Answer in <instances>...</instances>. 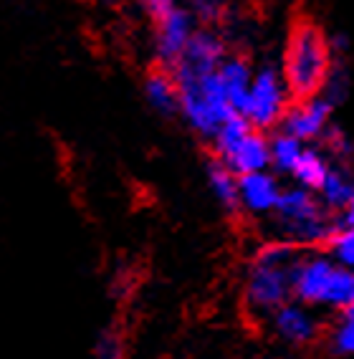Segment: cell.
<instances>
[{
    "mask_svg": "<svg viewBox=\"0 0 354 359\" xmlns=\"http://www.w3.org/2000/svg\"><path fill=\"white\" fill-rule=\"evenodd\" d=\"M301 248L289 241H268L258 248L253 256L248 276H245V309L258 319H268L271 311H276L291 296V269L299 258Z\"/></svg>",
    "mask_w": 354,
    "mask_h": 359,
    "instance_id": "cell-1",
    "label": "cell"
},
{
    "mask_svg": "<svg viewBox=\"0 0 354 359\" xmlns=\"http://www.w3.org/2000/svg\"><path fill=\"white\" fill-rule=\"evenodd\" d=\"M172 79L177 83V104L185 122L198 132L200 137L212 140L218 127L236 114L218 76V69L212 71H193L182 64H175Z\"/></svg>",
    "mask_w": 354,
    "mask_h": 359,
    "instance_id": "cell-2",
    "label": "cell"
},
{
    "mask_svg": "<svg viewBox=\"0 0 354 359\" xmlns=\"http://www.w3.org/2000/svg\"><path fill=\"white\" fill-rule=\"evenodd\" d=\"M332 56L334 51H332V43L322 28L309 20L297 23L289 36V43H286L281 71L291 97L306 99L319 94L329 71L334 66Z\"/></svg>",
    "mask_w": 354,
    "mask_h": 359,
    "instance_id": "cell-3",
    "label": "cell"
},
{
    "mask_svg": "<svg viewBox=\"0 0 354 359\" xmlns=\"http://www.w3.org/2000/svg\"><path fill=\"white\" fill-rule=\"evenodd\" d=\"M291 296L306 306L344 311L354 302V269L324 253H299L291 269Z\"/></svg>",
    "mask_w": 354,
    "mask_h": 359,
    "instance_id": "cell-4",
    "label": "cell"
},
{
    "mask_svg": "<svg viewBox=\"0 0 354 359\" xmlns=\"http://www.w3.org/2000/svg\"><path fill=\"white\" fill-rule=\"evenodd\" d=\"M271 220L276 225V238L289 241L299 248H311V245L329 243V238L336 233V218L316 193L306 187H283L278 195V203L271 212Z\"/></svg>",
    "mask_w": 354,
    "mask_h": 359,
    "instance_id": "cell-5",
    "label": "cell"
},
{
    "mask_svg": "<svg viewBox=\"0 0 354 359\" xmlns=\"http://www.w3.org/2000/svg\"><path fill=\"white\" fill-rule=\"evenodd\" d=\"M289 89L283 81L281 71L273 66H261L258 71H253V81L248 89V99L240 114L251 122V127L256 129H271L281 124L283 114L289 109Z\"/></svg>",
    "mask_w": 354,
    "mask_h": 359,
    "instance_id": "cell-6",
    "label": "cell"
},
{
    "mask_svg": "<svg viewBox=\"0 0 354 359\" xmlns=\"http://www.w3.org/2000/svg\"><path fill=\"white\" fill-rule=\"evenodd\" d=\"M195 33V18L187 8H170L168 13L157 18V58L165 69H172L185 53L187 43Z\"/></svg>",
    "mask_w": 354,
    "mask_h": 359,
    "instance_id": "cell-7",
    "label": "cell"
},
{
    "mask_svg": "<svg viewBox=\"0 0 354 359\" xmlns=\"http://www.w3.org/2000/svg\"><path fill=\"white\" fill-rule=\"evenodd\" d=\"M332 109H334V107L324 97H319V94L299 99L297 104H289V109H286V114H283V119H281V129L301 142L322 140L324 132L329 129Z\"/></svg>",
    "mask_w": 354,
    "mask_h": 359,
    "instance_id": "cell-8",
    "label": "cell"
},
{
    "mask_svg": "<svg viewBox=\"0 0 354 359\" xmlns=\"http://www.w3.org/2000/svg\"><path fill=\"white\" fill-rule=\"evenodd\" d=\"M268 327L278 339L291 346H304L316 339L319 334V321L311 314V306L301 302H286L268 314Z\"/></svg>",
    "mask_w": 354,
    "mask_h": 359,
    "instance_id": "cell-9",
    "label": "cell"
},
{
    "mask_svg": "<svg viewBox=\"0 0 354 359\" xmlns=\"http://www.w3.org/2000/svg\"><path fill=\"white\" fill-rule=\"evenodd\" d=\"M281 182L268 170L238 175V203L240 210L251 215H271L281 195Z\"/></svg>",
    "mask_w": 354,
    "mask_h": 359,
    "instance_id": "cell-10",
    "label": "cell"
},
{
    "mask_svg": "<svg viewBox=\"0 0 354 359\" xmlns=\"http://www.w3.org/2000/svg\"><path fill=\"white\" fill-rule=\"evenodd\" d=\"M231 167L236 175L245 172H258V170H268L271 167V149H268V137H264L261 129L253 127L248 135L240 137L228 152L218 157Z\"/></svg>",
    "mask_w": 354,
    "mask_h": 359,
    "instance_id": "cell-11",
    "label": "cell"
},
{
    "mask_svg": "<svg viewBox=\"0 0 354 359\" xmlns=\"http://www.w3.org/2000/svg\"><path fill=\"white\" fill-rule=\"evenodd\" d=\"M223 58H226V43L220 41V36H215V33L205 28V31L193 33V39H190L185 53L180 56L177 64L193 71H212L218 69Z\"/></svg>",
    "mask_w": 354,
    "mask_h": 359,
    "instance_id": "cell-12",
    "label": "cell"
},
{
    "mask_svg": "<svg viewBox=\"0 0 354 359\" xmlns=\"http://www.w3.org/2000/svg\"><path fill=\"white\" fill-rule=\"evenodd\" d=\"M218 76L223 81V89L228 94V102L236 109V114H240L248 99V89L253 81V69L251 64L240 56H226L218 66Z\"/></svg>",
    "mask_w": 354,
    "mask_h": 359,
    "instance_id": "cell-13",
    "label": "cell"
},
{
    "mask_svg": "<svg viewBox=\"0 0 354 359\" xmlns=\"http://www.w3.org/2000/svg\"><path fill=\"white\" fill-rule=\"evenodd\" d=\"M144 97H147L152 109L165 116H172L175 111L180 109V104H177V83L172 79V71L165 69V66L152 71L147 81H144Z\"/></svg>",
    "mask_w": 354,
    "mask_h": 359,
    "instance_id": "cell-14",
    "label": "cell"
},
{
    "mask_svg": "<svg viewBox=\"0 0 354 359\" xmlns=\"http://www.w3.org/2000/svg\"><path fill=\"white\" fill-rule=\"evenodd\" d=\"M207 187H210L212 198L218 200L220 205L228 212L240 210L238 203V175L233 172L231 167L223 160H210L207 162Z\"/></svg>",
    "mask_w": 354,
    "mask_h": 359,
    "instance_id": "cell-15",
    "label": "cell"
},
{
    "mask_svg": "<svg viewBox=\"0 0 354 359\" xmlns=\"http://www.w3.org/2000/svg\"><path fill=\"white\" fill-rule=\"evenodd\" d=\"M329 170H332V162H329L327 152L314 147H304L301 157H299V162L291 170V177L297 180V185L316 193L319 185L324 182V177L329 175Z\"/></svg>",
    "mask_w": 354,
    "mask_h": 359,
    "instance_id": "cell-16",
    "label": "cell"
},
{
    "mask_svg": "<svg viewBox=\"0 0 354 359\" xmlns=\"http://www.w3.org/2000/svg\"><path fill=\"white\" fill-rule=\"evenodd\" d=\"M354 193V177L344 170V167H334L329 170V175L324 177V182L316 190V198L322 200V205L329 212H339L347 205V200Z\"/></svg>",
    "mask_w": 354,
    "mask_h": 359,
    "instance_id": "cell-17",
    "label": "cell"
},
{
    "mask_svg": "<svg viewBox=\"0 0 354 359\" xmlns=\"http://www.w3.org/2000/svg\"><path fill=\"white\" fill-rule=\"evenodd\" d=\"M304 147H306V142L297 140L294 135L289 132H278L276 137H271L268 140V149H271V167L278 170V172H289L294 170V165L299 162L301 157Z\"/></svg>",
    "mask_w": 354,
    "mask_h": 359,
    "instance_id": "cell-18",
    "label": "cell"
},
{
    "mask_svg": "<svg viewBox=\"0 0 354 359\" xmlns=\"http://www.w3.org/2000/svg\"><path fill=\"white\" fill-rule=\"evenodd\" d=\"M329 248H332L334 261H339L347 269H354V225L336 228L334 236L329 238Z\"/></svg>",
    "mask_w": 354,
    "mask_h": 359,
    "instance_id": "cell-19",
    "label": "cell"
},
{
    "mask_svg": "<svg viewBox=\"0 0 354 359\" xmlns=\"http://www.w3.org/2000/svg\"><path fill=\"white\" fill-rule=\"evenodd\" d=\"M349 94V76L344 69H334L332 66V71H329L327 81H324L322 91H319V97L327 99L332 107H336V104H341L344 99H347Z\"/></svg>",
    "mask_w": 354,
    "mask_h": 359,
    "instance_id": "cell-20",
    "label": "cell"
},
{
    "mask_svg": "<svg viewBox=\"0 0 354 359\" xmlns=\"http://www.w3.org/2000/svg\"><path fill=\"white\" fill-rule=\"evenodd\" d=\"M322 140H324V147H327V154L336 157L339 162H347L354 157V140L347 135V132L329 127L327 132H324Z\"/></svg>",
    "mask_w": 354,
    "mask_h": 359,
    "instance_id": "cell-21",
    "label": "cell"
},
{
    "mask_svg": "<svg viewBox=\"0 0 354 359\" xmlns=\"http://www.w3.org/2000/svg\"><path fill=\"white\" fill-rule=\"evenodd\" d=\"M332 352L341 357H354V316H344L332 332Z\"/></svg>",
    "mask_w": 354,
    "mask_h": 359,
    "instance_id": "cell-22",
    "label": "cell"
},
{
    "mask_svg": "<svg viewBox=\"0 0 354 359\" xmlns=\"http://www.w3.org/2000/svg\"><path fill=\"white\" fill-rule=\"evenodd\" d=\"M94 359H124V339L116 329H107L97 339Z\"/></svg>",
    "mask_w": 354,
    "mask_h": 359,
    "instance_id": "cell-23",
    "label": "cell"
},
{
    "mask_svg": "<svg viewBox=\"0 0 354 359\" xmlns=\"http://www.w3.org/2000/svg\"><path fill=\"white\" fill-rule=\"evenodd\" d=\"M187 11L193 13L195 20H200V23L210 26V23H218V20L223 18V13H226V6H223V0H190Z\"/></svg>",
    "mask_w": 354,
    "mask_h": 359,
    "instance_id": "cell-24",
    "label": "cell"
},
{
    "mask_svg": "<svg viewBox=\"0 0 354 359\" xmlns=\"http://www.w3.org/2000/svg\"><path fill=\"white\" fill-rule=\"evenodd\" d=\"M142 6L147 8V13L152 15V18H160V15H165L170 11V8H175V0H139Z\"/></svg>",
    "mask_w": 354,
    "mask_h": 359,
    "instance_id": "cell-25",
    "label": "cell"
},
{
    "mask_svg": "<svg viewBox=\"0 0 354 359\" xmlns=\"http://www.w3.org/2000/svg\"><path fill=\"white\" fill-rule=\"evenodd\" d=\"M336 225H339V228H344V225H354V193H352V198L347 200V205L336 212Z\"/></svg>",
    "mask_w": 354,
    "mask_h": 359,
    "instance_id": "cell-26",
    "label": "cell"
},
{
    "mask_svg": "<svg viewBox=\"0 0 354 359\" xmlns=\"http://www.w3.org/2000/svg\"><path fill=\"white\" fill-rule=\"evenodd\" d=\"M344 316H354V302H352V304H349V306H347V309H344Z\"/></svg>",
    "mask_w": 354,
    "mask_h": 359,
    "instance_id": "cell-27",
    "label": "cell"
},
{
    "mask_svg": "<svg viewBox=\"0 0 354 359\" xmlns=\"http://www.w3.org/2000/svg\"><path fill=\"white\" fill-rule=\"evenodd\" d=\"M102 3H109V6H111V3H116V0H102Z\"/></svg>",
    "mask_w": 354,
    "mask_h": 359,
    "instance_id": "cell-28",
    "label": "cell"
}]
</instances>
